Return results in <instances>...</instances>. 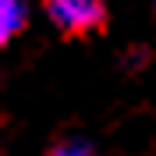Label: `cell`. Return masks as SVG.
<instances>
[{"instance_id": "6da1fadb", "label": "cell", "mask_w": 156, "mask_h": 156, "mask_svg": "<svg viewBox=\"0 0 156 156\" xmlns=\"http://www.w3.org/2000/svg\"><path fill=\"white\" fill-rule=\"evenodd\" d=\"M103 0H46V18L60 32H92L103 25Z\"/></svg>"}, {"instance_id": "7a4b0ae2", "label": "cell", "mask_w": 156, "mask_h": 156, "mask_svg": "<svg viewBox=\"0 0 156 156\" xmlns=\"http://www.w3.org/2000/svg\"><path fill=\"white\" fill-rule=\"evenodd\" d=\"M25 21H29L25 0H0V39H4V43L18 36V32L25 29Z\"/></svg>"}, {"instance_id": "3957f363", "label": "cell", "mask_w": 156, "mask_h": 156, "mask_svg": "<svg viewBox=\"0 0 156 156\" xmlns=\"http://www.w3.org/2000/svg\"><path fill=\"white\" fill-rule=\"evenodd\" d=\"M50 156H96V146H92L89 138L68 135V138H60L57 146L50 149Z\"/></svg>"}]
</instances>
